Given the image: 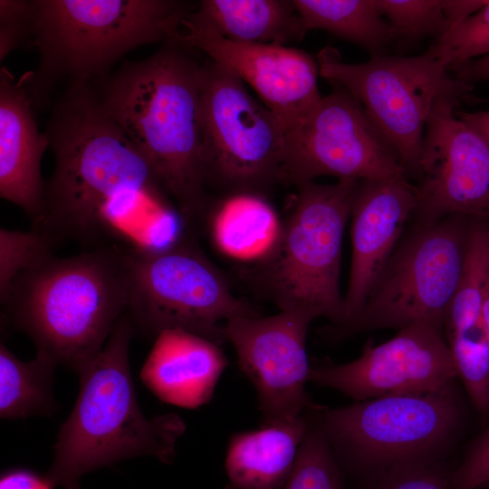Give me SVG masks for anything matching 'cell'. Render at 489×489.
<instances>
[{
    "label": "cell",
    "instance_id": "obj_1",
    "mask_svg": "<svg viewBox=\"0 0 489 489\" xmlns=\"http://www.w3.org/2000/svg\"><path fill=\"white\" fill-rule=\"evenodd\" d=\"M54 169L32 230L53 247L88 244L113 235L109 212L119 199L149 198L164 190L151 165L103 108L89 82H73L46 132Z\"/></svg>",
    "mask_w": 489,
    "mask_h": 489
},
{
    "label": "cell",
    "instance_id": "obj_2",
    "mask_svg": "<svg viewBox=\"0 0 489 489\" xmlns=\"http://www.w3.org/2000/svg\"><path fill=\"white\" fill-rule=\"evenodd\" d=\"M175 43L123 66L109 79L101 104L147 158L185 226L206 210L201 113L202 65Z\"/></svg>",
    "mask_w": 489,
    "mask_h": 489
},
{
    "label": "cell",
    "instance_id": "obj_3",
    "mask_svg": "<svg viewBox=\"0 0 489 489\" xmlns=\"http://www.w3.org/2000/svg\"><path fill=\"white\" fill-rule=\"evenodd\" d=\"M128 303L121 247L100 246L51 254L17 276L2 304L38 356L78 372L101 350Z\"/></svg>",
    "mask_w": 489,
    "mask_h": 489
},
{
    "label": "cell",
    "instance_id": "obj_4",
    "mask_svg": "<svg viewBox=\"0 0 489 489\" xmlns=\"http://www.w3.org/2000/svg\"><path fill=\"white\" fill-rule=\"evenodd\" d=\"M134 330L126 313L101 350L78 371L79 394L61 427L46 475L55 486L79 489L88 472L133 456L173 461L186 425L176 414L148 418L142 413L129 362Z\"/></svg>",
    "mask_w": 489,
    "mask_h": 489
},
{
    "label": "cell",
    "instance_id": "obj_5",
    "mask_svg": "<svg viewBox=\"0 0 489 489\" xmlns=\"http://www.w3.org/2000/svg\"><path fill=\"white\" fill-rule=\"evenodd\" d=\"M31 37L40 60L24 77L35 106L62 79L89 82L136 47L174 43L188 14L170 0L29 1Z\"/></svg>",
    "mask_w": 489,
    "mask_h": 489
},
{
    "label": "cell",
    "instance_id": "obj_6",
    "mask_svg": "<svg viewBox=\"0 0 489 489\" xmlns=\"http://www.w3.org/2000/svg\"><path fill=\"white\" fill-rule=\"evenodd\" d=\"M313 414L343 471L365 482L440 462L462 423L455 383L390 395Z\"/></svg>",
    "mask_w": 489,
    "mask_h": 489
},
{
    "label": "cell",
    "instance_id": "obj_7",
    "mask_svg": "<svg viewBox=\"0 0 489 489\" xmlns=\"http://www.w3.org/2000/svg\"><path fill=\"white\" fill-rule=\"evenodd\" d=\"M359 181L297 186L273 252L259 265V282L281 311H307L345 321L340 291L342 241Z\"/></svg>",
    "mask_w": 489,
    "mask_h": 489
},
{
    "label": "cell",
    "instance_id": "obj_8",
    "mask_svg": "<svg viewBox=\"0 0 489 489\" xmlns=\"http://www.w3.org/2000/svg\"><path fill=\"white\" fill-rule=\"evenodd\" d=\"M121 250L127 314L143 332L157 336L168 329H180L221 345L226 321L257 315L234 295L221 272L189 239Z\"/></svg>",
    "mask_w": 489,
    "mask_h": 489
},
{
    "label": "cell",
    "instance_id": "obj_9",
    "mask_svg": "<svg viewBox=\"0 0 489 489\" xmlns=\"http://www.w3.org/2000/svg\"><path fill=\"white\" fill-rule=\"evenodd\" d=\"M472 219L459 215L433 224L414 223L405 232L374 283L359 315L322 334L339 340L379 329L427 323L444 331L458 284Z\"/></svg>",
    "mask_w": 489,
    "mask_h": 489
},
{
    "label": "cell",
    "instance_id": "obj_10",
    "mask_svg": "<svg viewBox=\"0 0 489 489\" xmlns=\"http://www.w3.org/2000/svg\"><path fill=\"white\" fill-rule=\"evenodd\" d=\"M319 73L349 92L395 151L407 176H414L428 118L442 98H471L463 82L427 52L417 56L373 55L364 62H344L331 47L317 56Z\"/></svg>",
    "mask_w": 489,
    "mask_h": 489
},
{
    "label": "cell",
    "instance_id": "obj_11",
    "mask_svg": "<svg viewBox=\"0 0 489 489\" xmlns=\"http://www.w3.org/2000/svg\"><path fill=\"white\" fill-rule=\"evenodd\" d=\"M201 113L206 186L262 195L283 183L284 126L212 61L202 65Z\"/></svg>",
    "mask_w": 489,
    "mask_h": 489
},
{
    "label": "cell",
    "instance_id": "obj_12",
    "mask_svg": "<svg viewBox=\"0 0 489 489\" xmlns=\"http://www.w3.org/2000/svg\"><path fill=\"white\" fill-rule=\"evenodd\" d=\"M407 175L398 157L361 105L340 88L286 131L283 183L321 176L357 181Z\"/></svg>",
    "mask_w": 489,
    "mask_h": 489
},
{
    "label": "cell",
    "instance_id": "obj_13",
    "mask_svg": "<svg viewBox=\"0 0 489 489\" xmlns=\"http://www.w3.org/2000/svg\"><path fill=\"white\" fill-rule=\"evenodd\" d=\"M467 97L438 101L426 125L417 170L420 225L459 215L489 224V143L456 114Z\"/></svg>",
    "mask_w": 489,
    "mask_h": 489
},
{
    "label": "cell",
    "instance_id": "obj_14",
    "mask_svg": "<svg viewBox=\"0 0 489 489\" xmlns=\"http://www.w3.org/2000/svg\"><path fill=\"white\" fill-rule=\"evenodd\" d=\"M317 316L281 311L268 317L237 316L224 324L241 370L255 388L263 426L295 419L316 405L306 391V339Z\"/></svg>",
    "mask_w": 489,
    "mask_h": 489
},
{
    "label": "cell",
    "instance_id": "obj_15",
    "mask_svg": "<svg viewBox=\"0 0 489 489\" xmlns=\"http://www.w3.org/2000/svg\"><path fill=\"white\" fill-rule=\"evenodd\" d=\"M457 378L444 331L416 323L388 340H368L361 355L347 363L311 366L309 380L363 401L390 395L440 389Z\"/></svg>",
    "mask_w": 489,
    "mask_h": 489
},
{
    "label": "cell",
    "instance_id": "obj_16",
    "mask_svg": "<svg viewBox=\"0 0 489 489\" xmlns=\"http://www.w3.org/2000/svg\"><path fill=\"white\" fill-rule=\"evenodd\" d=\"M187 15L173 43L202 51L212 62L247 83L286 131L321 99L318 62L308 53L283 44L234 43L192 22Z\"/></svg>",
    "mask_w": 489,
    "mask_h": 489
},
{
    "label": "cell",
    "instance_id": "obj_17",
    "mask_svg": "<svg viewBox=\"0 0 489 489\" xmlns=\"http://www.w3.org/2000/svg\"><path fill=\"white\" fill-rule=\"evenodd\" d=\"M417 205V188L407 175L359 181L350 215L351 259L341 325L360 312Z\"/></svg>",
    "mask_w": 489,
    "mask_h": 489
},
{
    "label": "cell",
    "instance_id": "obj_18",
    "mask_svg": "<svg viewBox=\"0 0 489 489\" xmlns=\"http://www.w3.org/2000/svg\"><path fill=\"white\" fill-rule=\"evenodd\" d=\"M24 83L0 71V196L18 206L34 221L40 214L45 184L41 160L49 148L35 123Z\"/></svg>",
    "mask_w": 489,
    "mask_h": 489
},
{
    "label": "cell",
    "instance_id": "obj_19",
    "mask_svg": "<svg viewBox=\"0 0 489 489\" xmlns=\"http://www.w3.org/2000/svg\"><path fill=\"white\" fill-rule=\"evenodd\" d=\"M226 365L220 345L184 330L168 329L156 336L140 379L162 401L195 408L212 398Z\"/></svg>",
    "mask_w": 489,
    "mask_h": 489
},
{
    "label": "cell",
    "instance_id": "obj_20",
    "mask_svg": "<svg viewBox=\"0 0 489 489\" xmlns=\"http://www.w3.org/2000/svg\"><path fill=\"white\" fill-rule=\"evenodd\" d=\"M308 411L292 420L234 434L225 457V489H284L310 426Z\"/></svg>",
    "mask_w": 489,
    "mask_h": 489
},
{
    "label": "cell",
    "instance_id": "obj_21",
    "mask_svg": "<svg viewBox=\"0 0 489 489\" xmlns=\"http://www.w3.org/2000/svg\"><path fill=\"white\" fill-rule=\"evenodd\" d=\"M203 219L215 247L225 256L259 264L275 249L283 229L277 212L263 195H229Z\"/></svg>",
    "mask_w": 489,
    "mask_h": 489
},
{
    "label": "cell",
    "instance_id": "obj_22",
    "mask_svg": "<svg viewBox=\"0 0 489 489\" xmlns=\"http://www.w3.org/2000/svg\"><path fill=\"white\" fill-rule=\"evenodd\" d=\"M187 16L234 43L286 45L304 36L292 1L203 0Z\"/></svg>",
    "mask_w": 489,
    "mask_h": 489
},
{
    "label": "cell",
    "instance_id": "obj_23",
    "mask_svg": "<svg viewBox=\"0 0 489 489\" xmlns=\"http://www.w3.org/2000/svg\"><path fill=\"white\" fill-rule=\"evenodd\" d=\"M302 34L327 31L355 43L373 55H380L396 38L375 0H293Z\"/></svg>",
    "mask_w": 489,
    "mask_h": 489
},
{
    "label": "cell",
    "instance_id": "obj_24",
    "mask_svg": "<svg viewBox=\"0 0 489 489\" xmlns=\"http://www.w3.org/2000/svg\"><path fill=\"white\" fill-rule=\"evenodd\" d=\"M56 366L36 355L30 361L17 359L2 341L0 345V416L4 419L55 411L52 386Z\"/></svg>",
    "mask_w": 489,
    "mask_h": 489
},
{
    "label": "cell",
    "instance_id": "obj_25",
    "mask_svg": "<svg viewBox=\"0 0 489 489\" xmlns=\"http://www.w3.org/2000/svg\"><path fill=\"white\" fill-rule=\"evenodd\" d=\"M488 280L489 224L472 220L460 278L445 318V337L467 331L482 321Z\"/></svg>",
    "mask_w": 489,
    "mask_h": 489
},
{
    "label": "cell",
    "instance_id": "obj_26",
    "mask_svg": "<svg viewBox=\"0 0 489 489\" xmlns=\"http://www.w3.org/2000/svg\"><path fill=\"white\" fill-rule=\"evenodd\" d=\"M457 372L478 412H489V343L482 321L446 338Z\"/></svg>",
    "mask_w": 489,
    "mask_h": 489
},
{
    "label": "cell",
    "instance_id": "obj_27",
    "mask_svg": "<svg viewBox=\"0 0 489 489\" xmlns=\"http://www.w3.org/2000/svg\"><path fill=\"white\" fill-rule=\"evenodd\" d=\"M296 464L284 489H345L343 472L312 411Z\"/></svg>",
    "mask_w": 489,
    "mask_h": 489
},
{
    "label": "cell",
    "instance_id": "obj_28",
    "mask_svg": "<svg viewBox=\"0 0 489 489\" xmlns=\"http://www.w3.org/2000/svg\"><path fill=\"white\" fill-rule=\"evenodd\" d=\"M427 52L448 70L489 54V0L452 25Z\"/></svg>",
    "mask_w": 489,
    "mask_h": 489
},
{
    "label": "cell",
    "instance_id": "obj_29",
    "mask_svg": "<svg viewBox=\"0 0 489 489\" xmlns=\"http://www.w3.org/2000/svg\"><path fill=\"white\" fill-rule=\"evenodd\" d=\"M377 7L392 27L396 38L417 40L436 35L439 38L450 25L442 0H375Z\"/></svg>",
    "mask_w": 489,
    "mask_h": 489
},
{
    "label": "cell",
    "instance_id": "obj_30",
    "mask_svg": "<svg viewBox=\"0 0 489 489\" xmlns=\"http://www.w3.org/2000/svg\"><path fill=\"white\" fill-rule=\"evenodd\" d=\"M52 246L34 230L0 229V300L3 303L14 281L52 254Z\"/></svg>",
    "mask_w": 489,
    "mask_h": 489
},
{
    "label": "cell",
    "instance_id": "obj_31",
    "mask_svg": "<svg viewBox=\"0 0 489 489\" xmlns=\"http://www.w3.org/2000/svg\"><path fill=\"white\" fill-rule=\"evenodd\" d=\"M453 470L441 461L395 471L366 482L368 489H451Z\"/></svg>",
    "mask_w": 489,
    "mask_h": 489
},
{
    "label": "cell",
    "instance_id": "obj_32",
    "mask_svg": "<svg viewBox=\"0 0 489 489\" xmlns=\"http://www.w3.org/2000/svg\"><path fill=\"white\" fill-rule=\"evenodd\" d=\"M451 489H489V426L453 470Z\"/></svg>",
    "mask_w": 489,
    "mask_h": 489
},
{
    "label": "cell",
    "instance_id": "obj_33",
    "mask_svg": "<svg viewBox=\"0 0 489 489\" xmlns=\"http://www.w3.org/2000/svg\"><path fill=\"white\" fill-rule=\"evenodd\" d=\"M32 40L29 1H0V59Z\"/></svg>",
    "mask_w": 489,
    "mask_h": 489
},
{
    "label": "cell",
    "instance_id": "obj_34",
    "mask_svg": "<svg viewBox=\"0 0 489 489\" xmlns=\"http://www.w3.org/2000/svg\"><path fill=\"white\" fill-rule=\"evenodd\" d=\"M47 475L27 467H12L2 472L0 489H54Z\"/></svg>",
    "mask_w": 489,
    "mask_h": 489
},
{
    "label": "cell",
    "instance_id": "obj_35",
    "mask_svg": "<svg viewBox=\"0 0 489 489\" xmlns=\"http://www.w3.org/2000/svg\"><path fill=\"white\" fill-rule=\"evenodd\" d=\"M457 80L471 84L475 82H489V54L454 66L448 70Z\"/></svg>",
    "mask_w": 489,
    "mask_h": 489
},
{
    "label": "cell",
    "instance_id": "obj_36",
    "mask_svg": "<svg viewBox=\"0 0 489 489\" xmlns=\"http://www.w3.org/2000/svg\"><path fill=\"white\" fill-rule=\"evenodd\" d=\"M487 0H442L445 16L450 27L467 18L481 7Z\"/></svg>",
    "mask_w": 489,
    "mask_h": 489
},
{
    "label": "cell",
    "instance_id": "obj_37",
    "mask_svg": "<svg viewBox=\"0 0 489 489\" xmlns=\"http://www.w3.org/2000/svg\"><path fill=\"white\" fill-rule=\"evenodd\" d=\"M456 114L489 143V110L476 112H456Z\"/></svg>",
    "mask_w": 489,
    "mask_h": 489
},
{
    "label": "cell",
    "instance_id": "obj_38",
    "mask_svg": "<svg viewBox=\"0 0 489 489\" xmlns=\"http://www.w3.org/2000/svg\"><path fill=\"white\" fill-rule=\"evenodd\" d=\"M482 319L484 326L485 329L488 343H489V280L485 289L483 310H482Z\"/></svg>",
    "mask_w": 489,
    "mask_h": 489
}]
</instances>
